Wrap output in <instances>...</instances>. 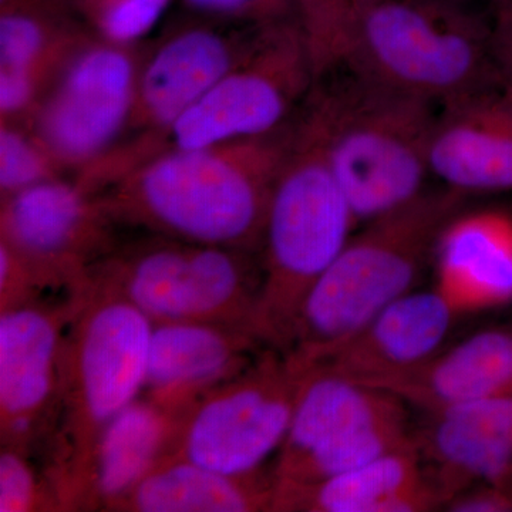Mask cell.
I'll return each instance as SVG.
<instances>
[{
    "label": "cell",
    "mask_w": 512,
    "mask_h": 512,
    "mask_svg": "<svg viewBox=\"0 0 512 512\" xmlns=\"http://www.w3.org/2000/svg\"><path fill=\"white\" fill-rule=\"evenodd\" d=\"M493 55L501 84L512 92V2L494 12Z\"/></svg>",
    "instance_id": "1f68e13d"
},
{
    "label": "cell",
    "mask_w": 512,
    "mask_h": 512,
    "mask_svg": "<svg viewBox=\"0 0 512 512\" xmlns=\"http://www.w3.org/2000/svg\"><path fill=\"white\" fill-rule=\"evenodd\" d=\"M210 18L239 26H266L296 19L292 0H184Z\"/></svg>",
    "instance_id": "f546056e"
},
{
    "label": "cell",
    "mask_w": 512,
    "mask_h": 512,
    "mask_svg": "<svg viewBox=\"0 0 512 512\" xmlns=\"http://www.w3.org/2000/svg\"><path fill=\"white\" fill-rule=\"evenodd\" d=\"M264 348L247 330L215 323H154L144 397L181 416L244 372Z\"/></svg>",
    "instance_id": "9a60e30c"
},
{
    "label": "cell",
    "mask_w": 512,
    "mask_h": 512,
    "mask_svg": "<svg viewBox=\"0 0 512 512\" xmlns=\"http://www.w3.org/2000/svg\"><path fill=\"white\" fill-rule=\"evenodd\" d=\"M87 36L39 0H18L2 8L0 67L56 77Z\"/></svg>",
    "instance_id": "cb8c5ba5"
},
{
    "label": "cell",
    "mask_w": 512,
    "mask_h": 512,
    "mask_svg": "<svg viewBox=\"0 0 512 512\" xmlns=\"http://www.w3.org/2000/svg\"><path fill=\"white\" fill-rule=\"evenodd\" d=\"M173 0H82L93 35L110 43L136 46L163 18Z\"/></svg>",
    "instance_id": "83f0119b"
},
{
    "label": "cell",
    "mask_w": 512,
    "mask_h": 512,
    "mask_svg": "<svg viewBox=\"0 0 512 512\" xmlns=\"http://www.w3.org/2000/svg\"><path fill=\"white\" fill-rule=\"evenodd\" d=\"M330 106L320 80L296 111L295 137L266 218L262 279L254 333L288 353L313 286L332 265L357 224L329 151Z\"/></svg>",
    "instance_id": "7a4b0ae2"
},
{
    "label": "cell",
    "mask_w": 512,
    "mask_h": 512,
    "mask_svg": "<svg viewBox=\"0 0 512 512\" xmlns=\"http://www.w3.org/2000/svg\"><path fill=\"white\" fill-rule=\"evenodd\" d=\"M83 295L0 313V441L30 453L55 427L64 339Z\"/></svg>",
    "instance_id": "7c38bea8"
},
{
    "label": "cell",
    "mask_w": 512,
    "mask_h": 512,
    "mask_svg": "<svg viewBox=\"0 0 512 512\" xmlns=\"http://www.w3.org/2000/svg\"><path fill=\"white\" fill-rule=\"evenodd\" d=\"M177 419L153 400L137 397L111 420L94 457L92 511H109L170 453Z\"/></svg>",
    "instance_id": "603a6c76"
},
{
    "label": "cell",
    "mask_w": 512,
    "mask_h": 512,
    "mask_svg": "<svg viewBox=\"0 0 512 512\" xmlns=\"http://www.w3.org/2000/svg\"><path fill=\"white\" fill-rule=\"evenodd\" d=\"M376 0H292L316 82L348 62L357 32Z\"/></svg>",
    "instance_id": "484cf974"
},
{
    "label": "cell",
    "mask_w": 512,
    "mask_h": 512,
    "mask_svg": "<svg viewBox=\"0 0 512 512\" xmlns=\"http://www.w3.org/2000/svg\"><path fill=\"white\" fill-rule=\"evenodd\" d=\"M367 386L427 414L512 393V325L478 330L421 365Z\"/></svg>",
    "instance_id": "ffe728a7"
},
{
    "label": "cell",
    "mask_w": 512,
    "mask_h": 512,
    "mask_svg": "<svg viewBox=\"0 0 512 512\" xmlns=\"http://www.w3.org/2000/svg\"><path fill=\"white\" fill-rule=\"evenodd\" d=\"M457 318L436 289L406 293L308 369L363 384L399 375L436 355Z\"/></svg>",
    "instance_id": "2e32d148"
},
{
    "label": "cell",
    "mask_w": 512,
    "mask_h": 512,
    "mask_svg": "<svg viewBox=\"0 0 512 512\" xmlns=\"http://www.w3.org/2000/svg\"><path fill=\"white\" fill-rule=\"evenodd\" d=\"M429 160L463 194L512 190V92L497 84L441 104Z\"/></svg>",
    "instance_id": "5bb4252c"
},
{
    "label": "cell",
    "mask_w": 512,
    "mask_h": 512,
    "mask_svg": "<svg viewBox=\"0 0 512 512\" xmlns=\"http://www.w3.org/2000/svg\"><path fill=\"white\" fill-rule=\"evenodd\" d=\"M305 372L274 348H264L234 379L178 416L170 456L224 474L262 470L281 450Z\"/></svg>",
    "instance_id": "9c48e42d"
},
{
    "label": "cell",
    "mask_w": 512,
    "mask_h": 512,
    "mask_svg": "<svg viewBox=\"0 0 512 512\" xmlns=\"http://www.w3.org/2000/svg\"><path fill=\"white\" fill-rule=\"evenodd\" d=\"M274 497V473L234 476L167 454L109 511L266 512Z\"/></svg>",
    "instance_id": "44dd1931"
},
{
    "label": "cell",
    "mask_w": 512,
    "mask_h": 512,
    "mask_svg": "<svg viewBox=\"0 0 512 512\" xmlns=\"http://www.w3.org/2000/svg\"><path fill=\"white\" fill-rule=\"evenodd\" d=\"M315 83L296 19L266 26L254 49L177 119L124 138L74 181L99 194L165 154L269 133L292 119Z\"/></svg>",
    "instance_id": "5b68a950"
},
{
    "label": "cell",
    "mask_w": 512,
    "mask_h": 512,
    "mask_svg": "<svg viewBox=\"0 0 512 512\" xmlns=\"http://www.w3.org/2000/svg\"><path fill=\"white\" fill-rule=\"evenodd\" d=\"M406 414L407 404L396 394L332 373L306 369L274 471L292 466L328 441Z\"/></svg>",
    "instance_id": "7402d4cb"
},
{
    "label": "cell",
    "mask_w": 512,
    "mask_h": 512,
    "mask_svg": "<svg viewBox=\"0 0 512 512\" xmlns=\"http://www.w3.org/2000/svg\"><path fill=\"white\" fill-rule=\"evenodd\" d=\"M483 2L487 3V5H490L495 12V10L503 8L504 5H507V3L512 2V0H483Z\"/></svg>",
    "instance_id": "d6a6232c"
},
{
    "label": "cell",
    "mask_w": 512,
    "mask_h": 512,
    "mask_svg": "<svg viewBox=\"0 0 512 512\" xmlns=\"http://www.w3.org/2000/svg\"><path fill=\"white\" fill-rule=\"evenodd\" d=\"M446 505L419 444L309 485L275 483L276 512H423Z\"/></svg>",
    "instance_id": "d6986e66"
},
{
    "label": "cell",
    "mask_w": 512,
    "mask_h": 512,
    "mask_svg": "<svg viewBox=\"0 0 512 512\" xmlns=\"http://www.w3.org/2000/svg\"><path fill=\"white\" fill-rule=\"evenodd\" d=\"M266 26L229 30L187 25L144 50L124 138L177 119L254 49Z\"/></svg>",
    "instance_id": "4fadbf2b"
},
{
    "label": "cell",
    "mask_w": 512,
    "mask_h": 512,
    "mask_svg": "<svg viewBox=\"0 0 512 512\" xmlns=\"http://www.w3.org/2000/svg\"><path fill=\"white\" fill-rule=\"evenodd\" d=\"M45 292L29 266L0 242V313L42 302Z\"/></svg>",
    "instance_id": "4dcf8cb0"
},
{
    "label": "cell",
    "mask_w": 512,
    "mask_h": 512,
    "mask_svg": "<svg viewBox=\"0 0 512 512\" xmlns=\"http://www.w3.org/2000/svg\"><path fill=\"white\" fill-rule=\"evenodd\" d=\"M322 80L329 94L330 161L356 224L426 191L436 104L345 69Z\"/></svg>",
    "instance_id": "52a82bcc"
},
{
    "label": "cell",
    "mask_w": 512,
    "mask_h": 512,
    "mask_svg": "<svg viewBox=\"0 0 512 512\" xmlns=\"http://www.w3.org/2000/svg\"><path fill=\"white\" fill-rule=\"evenodd\" d=\"M154 323L90 282L64 339L62 390L45 474L62 511H92L94 457L111 420L146 384Z\"/></svg>",
    "instance_id": "3957f363"
},
{
    "label": "cell",
    "mask_w": 512,
    "mask_h": 512,
    "mask_svg": "<svg viewBox=\"0 0 512 512\" xmlns=\"http://www.w3.org/2000/svg\"><path fill=\"white\" fill-rule=\"evenodd\" d=\"M466 194L444 187L363 224L303 303L286 355L305 370L412 292L446 222Z\"/></svg>",
    "instance_id": "277c9868"
},
{
    "label": "cell",
    "mask_w": 512,
    "mask_h": 512,
    "mask_svg": "<svg viewBox=\"0 0 512 512\" xmlns=\"http://www.w3.org/2000/svg\"><path fill=\"white\" fill-rule=\"evenodd\" d=\"M427 416L429 423L417 433L419 447L446 504L474 485L508 480L512 474V393Z\"/></svg>",
    "instance_id": "e0dca14e"
},
{
    "label": "cell",
    "mask_w": 512,
    "mask_h": 512,
    "mask_svg": "<svg viewBox=\"0 0 512 512\" xmlns=\"http://www.w3.org/2000/svg\"><path fill=\"white\" fill-rule=\"evenodd\" d=\"M295 116L261 136L154 158L99 192L101 202L116 224L258 254Z\"/></svg>",
    "instance_id": "6da1fadb"
},
{
    "label": "cell",
    "mask_w": 512,
    "mask_h": 512,
    "mask_svg": "<svg viewBox=\"0 0 512 512\" xmlns=\"http://www.w3.org/2000/svg\"><path fill=\"white\" fill-rule=\"evenodd\" d=\"M141 57L140 46L89 35L57 73L28 124L64 173H80L126 136Z\"/></svg>",
    "instance_id": "30bf717a"
},
{
    "label": "cell",
    "mask_w": 512,
    "mask_h": 512,
    "mask_svg": "<svg viewBox=\"0 0 512 512\" xmlns=\"http://www.w3.org/2000/svg\"><path fill=\"white\" fill-rule=\"evenodd\" d=\"M62 511L45 473H39L29 453L2 446L0 451V512Z\"/></svg>",
    "instance_id": "f1b7e54d"
},
{
    "label": "cell",
    "mask_w": 512,
    "mask_h": 512,
    "mask_svg": "<svg viewBox=\"0 0 512 512\" xmlns=\"http://www.w3.org/2000/svg\"><path fill=\"white\" fill-rule=\"evenodd\" d=\"M419 436L412 429L409 414L357 430L348 436L313 448L292 466L274 471L279 485H309L348 473L377 458L417 446Z\"/></svg>",
    "instance_id": "d4e9b609"
},
{
    "label": "cell",
    "mask_w": 512,
    "mask_h": 512,
    "mask_svg": "<svg viewBox=\"0 0 512 512\" xmlns=\"http://www.w3.org/2000/svg\"><path fill=\"white\" fill-rule=\"evenodd\" d=\"M261 279L255 252L156 234L116 245L90 271L92 284L123 296L153 323H215L254 336Z\"/></svg>",
    "instance_id": "ba28073f"
},
{
    "label": "cell",
    "mask_w": 512,
    "mask_h": 512,
    "mask_svg": "<svg viewBox=\"0 0 512 512\" xmlns=\"http://www.w3.org/2000/svg\"><path fill=\"white\" fill-rule=\"evenodd\" d=\"M498 485H505V487H510L512 490V474L510 477H508L507 481H504L503 484H498Z\"/></svg>",
    "instance_id": "e575fe53"
},
{
    "label": "cell",
    "mask_w": 512,
    "mask_h": 512,
    "mask_svg": "<svg viewBox=\"0 0 512 512\" xmlns=\"http://www.w3.org/2000/svg\"><path fill=\"white\" fill-rule=\"evenodd\" d=\"M343 69L436 106L501 84L493 22L466 0H376Z\"/></svg>",
    "instance_id": "8992f818"
},
{
    "label": "cell",
    "mask_w": 512,
    "mask_h": 512,
    "mask_svg": "<svg viewBox=\"0 0 512 512\" xmlns=\"http://www.w3.org/2000/svg\"><path fill=\"white\" fill-rule=\"evenodd\" d=\"M114 225L99 194L73 178L45 181L0 200V242L47 292L83 295L93 266L116 247Z\"/></svg>",
    "instance_id": "8fae6325"
},
{
    "label": "cell",
    "mask_w": 512,
    "mask_h": 512,
    "mask_svg": "<svg viewBox=\"0 0 512 512\" xmlns=\"http://www.w3.org/2000/svg\"><path fill=\"white\" fill-rule=\"evenodd\" d=\"M18 2V0H0L2 3V8H6V6L12 5V3Z\"/></svg>",
    "instance_id": "836d02e7"
},
{
    "label": "cell",
    "mask_w": 512,
    "mask_h": 512,
    "mask_svg": "<svg viewBox=\"0 0 512 512\" xmlns=\"http://www.w3.org/2000/svg\"><path fill=\"white\" fill-rule=\"evenodd\" d=\"M436 289L457 316L512 303V214L458 211L434 245Z\"/></svg>",
    "instance_id": "ac0fdd59"
},
{
    "label": "cell",
    "mask_w": 512,
    "mask_h": 512,
    "mask_svg": "<svg viewBox=\"0 0 512 512\" xmlns=\"http://www.w3.org/2000/svg\"><path fill=\"white\" fill-rule=\"evenodd\" d=\"M63 175V168L28 123H0V200Z\"/></svg>",
    "instance_id": "4316f807"
}]
</instances>
